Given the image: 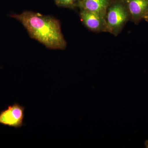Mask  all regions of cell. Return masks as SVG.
<instances>
[{
  "label": "cell",
  "instance_id": "cell-3",
  "mask_svg": "<svg viewBox=\"0 0 148 148\" xmlns=\"http://www.w3.org/2000/svg\"><path fill=\"white\" fill-rule=\"evenodd\" d=\"M25 108L17 103L9 106L0 112V124L14 128L24 125Z\"/></svg>",
  "mask_w": 148,
  "mask_h": 148
},
{
  "label": "cell",
  "instance_id": "cell-6",
  "mask_svg": "<svg viewBox=\"0 0 148 148\" xmlns=\"http://www.w3.org/2000/svg\"><path fill=\"white\" fill-rule=\"evenodd\" d=\"M109 0H78L77 6L81 10L90 12L106 18Z\"/></svg>",
  "mask_w": 148,
  "mask_h": 148
},
{
  "label": "cell",
  "instance_id": "cell-8",
  "mask_svg": "<svg viewBox=\"0 0 148 148\" xmlns=\"http://www.w3.org/2000/svg\"><path fill=\"white\" fill-rule=\"evenodd\" d=\"M145 18V19H146L147 21H148V12L147 14H146V15H145V18Z\"/></svg>",
  "mask_w": 148,
  "mask_h": 148
},
{
  "label": "cell",
  "instance_id": "cell-2",
  "mask_svg": "<svg viewBox=\"0 0 148 148\" xmlns=\"http://www.w3.org/2000/svg\"><path fill=\"white\" fill-rule=\"evenodd\" d=\"M130 17L125 5L116 3L108 7L106 16L107 30L113 34L118 33Z\"/></svg>",
  "mask_w": 148,
  "mask_h": 148
},
{
  "label": "cell",
  "instance_id": "cell-5",
  "mask_svg": "<svg viewBox=\"0 0 148 148\" xmlns=\"http://www.w3.org/2000/svg\"><path fill=\"white\" fill-rule=\"evenodd\" d=\"M80 16L82 22L90 30L101 31L107 30L106 18L97 14L81 10Z\"/></svg>",
  "mask_w": 148,
  "mask_h": 148
},
{
  "label": "cell",
  "instance_id": "cell-7",
  "mask_svg": "<svg viewBox=\"0 0 148 148\" xmlns=\"http://www.w3.org/2000/svg\"><path fill=\"white\" fill-rule=\"evenodd\" d=\"M78 0H54L56 5L60 7L73 8L77 5Z\"/></svg>",
  "mask_w": 148,
  "mask_h": 148
},
{
  "label": "cell",
  "instance_id": "cell-9",
  "mask_svg": "<svg viewBox=\"0 0 148 148\" xmlns=\"http://www.w3.org/2000/svg\"><path fill=\"white\" fill-rule=\"evenodd\" d=\"M145 145L146 147L148 148V141H146Z\"/></svg>",
  "mask_w": 148,
  "mask_h": 148
},
{
  "label": "cell",
  "instance_id": "cell-1",
  "mask_svg": "<svg viewBox=\"0 0 148 148\" xmlns=\"http://www.w3.org/2000/svg\"><path fill=\"white\" fill-rule=\"evenodd\" d=\"M10 16L21 22L31 38L48 48L64 49L66 47L61 24L55 17L32 11H25Z\"/></svg>",
  "mask_w": 148,
  "mask_h": 148
},
{
  "label": "cell",
  "instance_id": "cell-4",
  "mask_svg": "<svg viewBox=\"0 0 148 148\" xmlns=\"http://www.w3.org/2000/svg\"><path fill=\"white\" fill-rule=\"evenodd\" d=\"M129 16L135 22L145 18L148 12V0H124Z\"/></svg>",
  "mask_w": 148,
  "mask_h": 148
}]
</instances>
